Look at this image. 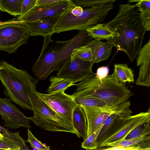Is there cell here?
Returning a JSON list of instances; mask_svg holds the SVG:
<instances>
[{"instance_id":"6da1fadb","label":"cell","mask_w":150,"mask_h":150,"mask_svg":"<svg viewBox=\"0 0 150 150\" xmlns=\"http://www.w3.org/2000/svg\"><path fill=\"white\" fill-rule=\"evenodd\" d=\"M135 5L121 4L115 18L105 23L115 33L108 41L117 50L124 52L131 62L142 48L146 31L142 25L140 13Z\"/></svg>"},{"instance_id":"7a4b0ae2","label":"cell","mask_w":150,"mask_h":150,"mask_svg":"<svg viewBox=\"0 0 150 150\" xmlns=\"http://www.w3.org/2000/svg\"><path fill=\"white\" fill-rule=\"evenodd\" d=\"M51 36L44 37L42 51L32 66L33 72L40 80H45L52 72L59 71L70 58L74 49L86 45L92 39L86 30H79L71 39L56 41L55 44Z\"/></svg>"},{"instance_id":"3957f363","label":"cell","mask_w":150,"mask_h":150,"mask_svg":"<svg viewBox=\"0 0 150 150\" xmlns=\"http://www.w3.org/2000/svg\"><path fill=\"white\" fill-rule=\"evenodd\" d=\"M74 86L77 88L71 95L74 97H93L103 100L108 106L118 105L127 101L132 95L125 85L117 81L113 74L101 79L92 72Z\"/></svg>"},{"instance_id":"277c9868","label":"cell","mask_w":150,"mask_h":150,"mask_svg":"<svg viewBox=\"0 0 150 150\" xmlns=\"http://www.w3.org/2000/svg\"><path fill=\"white\" fill-rule=\"evenodd\" d=\"M0 80L11 101L23 109L33 111L29 94L37 80L26 71L4 61L0 62Z\"/></svg>"},{"instance_id":"5b68a950","label":"cell","mask_w":150,"mask_h":150,"mask_svg":"<svg viewBox=\"0 0 150 150\" xmlns=\"http://www.w3.org/2000/svg\"><path fill=\"white\" fill-rule=\"evenodd\" d=\"M83 9L76 5L62 16L55 27V33L77 30H86L104 21L109 12L114 8L113 2L93 6Z\"/></svg>"},{"instance_id":"8992f818","label":"cell","mask_w":150,"mask_h":150,"mask_svg":"<svg viewBox=\"0 0 150 150\" xmlns=\"http://www.w3.org/2000/svg\"><path fill=\"white\" fill-rule=\"evenodd\" d=\"M34 86L29 97L33 107V116L30 119L35 124L45 130L52 132H63L80 136L72 124L65 120L45 102L38 95Z\"/></svg>"},{"instance_id":"52a82bcc","label":"cell","mask_w":150,"mask_h":150,"mask_svg":"<svg viewBox=\"0 0 150 150\" xmlns=\"http://www.w3.org/2000/svg\"><path fill=\"white\" fill-rule=\"evenodd\" d=\"M30 34L21 24L9 23L0 26V50L9 54L15 53L21 45L28 41Z\"/></svg>"},{"instance_id":"ba28073f","label":"cell","mask_w":150,"mask_h":150,"mask_svg":"<svg viewBox=\"0 0 150 150\" xmlns=\"http://www.w3.org/2000/svg\"><path fill=\"white\" fill-rule=\"evenodd\" d=\"M76 5L72 0H67L52 4L35 5L26 13L18 16L17 20L23 22H31L62 16Z\"/></svg>"},{"instance_id":"9c48e42d","label":"cell","mask_w":150,"mask_h":150,"mask_svg":"<svg viewBox=\"0 0 150 150\" xmlns=\"http://www.w3.org/2000/svg\"><path fill=\"white\" fill-rule=\"evenodd\" d=\"M94 64L93 62L83 59L72 53L56 76L68 78L74 83L81 81L93 72Z\"/></svg>"},{"instance_id":"30bf717a","label":"cell","mask_w":150,"mask_h":150,"mask_svg":"<svg viewBox=\"0 0 150 150\" xmlns=\"http://www.w3.org/2000/svg\"><path fill=\"white\" fill-rule=\"evenodd\" d=\"M130 104L128 101L122 103L105 120L96 140L98 148L119 129L125 119L131 115Z\"/></svg>"},{"instance_id":"8fae6325","label":"cell","mask_w":150,"mask_h":150,"mask_svg":"<svg viewBox=\"0 0 150 150\" xmlns=\"http://www.w3.org/2000/svg\"><path fill=\"white\" fill-rule=\"evenodd\" d=\"M37 93L45 102L73 124L72 113L76 104L74 97L67 94L64 91L50 94H43L37 91Z\"/></svg>"},{"instance_id":"7c38bea8","label":"cell","mask_w":150,"mask_h":150,"mask_svg":"<svg viewBox=\"0 0 150 150\" xmlns=\"http://www.w3.org/2000/svg\"><path fill=\"white\" fill-rule=\"evenodd\" d=\"M150 110L149 108L148 111L146 112H142L129 116L124 120L119 129L103 142L98 147H105L108 148L106 149H109L115 147L124 140L128 133L135 127L150 118Z\"/></svg>"},{"instance_id":"4fadbf2b","label":"cell","mask_w":150,"mask_h":150,"mask_svg":"<svg viewBox=\"0 0 150 150\" xmlns=\"http://www.w3.org/2000/svg\"><path fill=\"white\" fill-rule=\"evenodd\" d=\"M11 101L10 99L0 98V114L4 120V126L11 129L20 127L31 128L30 117L25 116Z\"/></svg>"},{"instance_id":"5bb4252c","label":"cell","mask_w":150,"mask_h":150,"mask_svg":"<svg viewBox=\"0 0 150 150\" xmlns=\"http://www.w3.org/2000/svg\"><path fill=\"white\" fill-rule=\"evenodd\" d=\"M119 105L100 107L81 106L87 121V138L103 125L108 117L118 108Z\"/></svg>"},{"instance_id":"9a60e30c","label":"cell","mask_w":150,"mask_h":150,"mask_svg":"<svg viewBox=\"0 0 150 150\" xmlns=\"http://www.w3.org/2000/svg\"><path fill=\"white\" fill-rule=\"evenodd\" d=\"M137 57V65L139 66L137 85L149 88L150 86V39L142 48Z\"/></svg>"},{"instance_id":"2e32d148","label":"cell","mask_w":150,"mask_h":150,"mask_svg":"<svg viewBox=\"0 0 150 150\" xmlns=\"http://www.w3.org/2000/svg\"><path fill=\"white\" fill-rule=\"evenodd\" d=\"M62 16L31 22H24L22 24L28 28L30 36L39 35L45 37L52 36L55 33V26Z\"/></svg>"},{"instance_id":"e0dca14e","label":"cell","mask_w":150,"mask_h":150,"mask_svg":"<svg viewBox=\"0 0 150 150\" xmlns=\"http://www.w3.org/2000/svg\"><path fill=\"white\" fill-rule=\"evenodd\" d=\"M86 45L91 49L92 61L94 63L107 59L113 47L108 41L103 42L96 39L90 41Z\"/></svg>"},{"instance_id":"ac0fdd59","label":"cell","mask_w":150,"mask_h":150,"mask_svg":"<svg viewBox=\"0 0 150 150\" xmlns=\"http://www.w3.org/2000/svg\"><path fill=\"white\" fill-rule=\"evenodd\" d=\"M110 149L150 150V136L141 135L132 139L124 140Z\"/></svg>"},{"instance_id":"d6986e66","label":"cell","mask_w":150,"mask_h":150,"mask_svg":"<svg viewBox=\"0 0 150 150\" xmlns=\"http://www.w3.org/2000/svg\"><path fill=\"white\" fill-rule=\"evenodd\" d=\"M72 124L79 134L85 140L87 138V121L82 107L76 104L73 112Z\"/></svg>"},{"instance_id":"ffe728a7","label":"cell","mask_w":150,"mask_h":150,"mask_svg":"<svg viewBox=\"0 0 150 150\" xmlns=\"http://www.w3.org/2000/svg\"><path fill=\"white\" fill-rule=\"evenodd\" d=\"M112 74L119 83L125 85L126 82L134 83V81L133 71L126 64H115Z\"/></svg>"},{"instance_id":"44dd1931","label":"cell","mask_w":150,"mask_h":150,"mask_svg":"<svg viewBox=\"0 0 150 150\" xmlns=\"http://www.w3.org/2000/svg\"><path fill=\"white\" fill-rule=\"evenodd\" d=\"M92 39L101 40H111L115 33L111 30L105 23H98L86 30Z\"/></svg>"},{"instance_id":"7402d4cb","label":"cell","mask_w":150,"mask_h":150,"mask_svg":"<svg viewBox=\"0 0 150 150\" xmlns=\"http://www.w3.org/2000/svg\"><path fill=\"white\" fill-rule=\"evenodd\" d=\"M49 80L50 84L46 90V92L49 94L65 91L75 84L68 78L56 76H52Z\"/></svg>"},{"instance_id":"603a6c76","label":"cell","mask_w":150,"mask_h":150,"mask_svg":"<svg viewBox=\"0 0 150 150\" xmlns=\"http://www.w3.org/2000/svg\"><path fill=\"white\" fill-rule=\"evenodd\" d=\"M24 0H0V10L16 16L21 14Z\"/></svg>"},{"instance_id":"cb8c5ba5","label":"cell","mask_w":150,"mask_h":150,"mask_svg":"<svg viewBox=\"0 0 150 150\" xmlns=\"http://www.w3.org/2000/svg\"><path fill=\"white\" fill-rule=\"evenodd\" d=\"M139 11L142 23L146 31L150 30V1L144 0L135 4Z\"/></svg>"},{"instance_id":"d4e9b609","label":"cell","mask_w":150,"mask_h":150,"mask_svg":"<svg viewBox=\"0 0 150 150\" xmlns=\"http://www.w3.org/2000/svg\"><path fill=\"white\" fill-rule=\"evenodd\" d=\"M76 104L80 106L100 107L107 105L103 100L89 96H78L74 97Z\"/></svg>"},{"instance_id":"484cf974","label":"cell","mask_w":150,"mask_h":150,"mask_svg":"<svg viewBox=\"0 0 150 150\" xmlns=\"http://www.w3.org/2000/svg\"><path fill=\"white\" fill-rule=\"evenodd\" d=\"M150 118L141 123L129 132L124 140L129 139L141 135L150 134Z\"/></svg>"},{"instance_id":"4316f807","label":"cell","mask_w":150,"mask_h":150,"mask_svg":"<svg viewBox=\"0 0 150 150\" xmlns=\"http://www.w3.org/2000/svg\"><path fill=\"white\" fill-rule=\"evenodd\" d=\"M102 126L83 140L81 143L82 148L87 150L97 149L98 146L96 140Z\"/></svg>"},{"instance_id":"83f0119b","label":"cell","mask_w":150,"mask_h":150,"mask_svg":"<svg viewBox=\"0 0 150 150\" xmlns=\"http://www.w3.org/2000/svg\"><path fill=\"white\" fill-rule=\"evenodd\" d=\"M72 53L83 59L92 61L91 49L86 44L74 49Z\"/></svg>"},{"instance_id":"f1b7e54d","label":"cell","mask_w":150,"mask_h":150,"mask_svg":"<svg viewBox=\"0 0 150 150\" xmlns=\"http://www.w3.org/2000/svg\"><path fill=\"white\" fill-rule=\"evenodd\" d=\"M28 138L25 142H29L32 148H36L38 150H50V146H47L38 140L33 135L29 129H28Z\"/></svg>"},{"instance_id":"f546056e","label":"cell","mask_w":150,"mask_h":150,"mask_svg":"<svg viewBox=\"0 0 150 150\" xmlns=\"http://www.w3.org/2000/svg\"><path fill=\"white\" fill-rule=\"evenodd\" d=\"M3 136L4 137L0 139V149L6 150H21V147L7 137L4 135Z\"/></svg>"},{"instance_id":"4dcf8cb0","label":"cell","mask_w":150,"mask_h":150,"mask_svg":"<svg viewBox=\"0 0 150 150\" xmlns=\"http://www.w3.org/2000/svg\"><path fill=\"white\" fill-rule=\"evenodd\" d=\"M116 0H74L75 4L81 7H91L93 6L108 2H113Z\"/></svg>"},{"instance_id":"1f68e13d","label":"cell","mask_w":150,"mask_h":150,"mask_svg":"<svg viewBox=\"0 0 150 150\" xmlns=\"http://www.w3.org/2000/svg\"><path fill=\"white\" fill-rule=\"evenodd\" d=\"M37 0H24L23 2L21 14L22 15L27 13L36 4Z\"/></svg>"},{"instance_id":"d6a6232c","label":"cell","mask_w":150,"mask_h":150,"mask_svg":"<svg viewBox=\"0 0 150 150\" xmlns=\"http://www.w3.org/2000/svg\"><path fill=\"white\" fill-rule=\"evenodd\" d=\"M109 72V68L107 66H103L97 69L96 73V75L99 78L102 79L106 77Z\"/></svg>"},{"instance_id":"836d02e7","label":"cell","mask_w":150,"mask_h":150,"mask_svg":"<svg viewBox=\"0 0 150 150\" xmlns=\"http://www.w3.org/2000/svg\"><path fill=\"white\" fill-rule=\"evenodd\" d=\"M67 0H37L36 5L52 4Z\"/></svg>"},{"instance_id":"e575fe53","label":"cell","mask_w":150,"mask_h":150,"mask_svg":"<svg viewBox=\"0 0 150 150\" xmlns=\"http://www.w3.org/2000/svg\"><path fill=\"white\" fill-rule=\"evenodd\" d=\"M147 0L150 1V0H128V2L129 3L133 2H139L142 1Z\"/></svg>"},{"instance_id":"d590c367","label":"cell","mask_w":150,"mask_h":150,"mask_svg":"<svg viewBox=\"0 0 150 150\" xmlns=\"http://www.w3.org/2000/svg\"><path fill=\"white\" fill-rule=\"evenodd\" d=\"M4 137V136L2 133H1L0 131V139H1Z\"/></svg>"}]
</instances>
